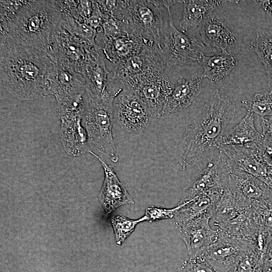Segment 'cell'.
<instances>
[{"instance_id": "cell-31", "label": "cell", "mask_w": 272, "mask_h": 272, "mask_svg": "<svg viewBox=\"0 0 272 272\" xmlns=\"http://www.w3.org/2000/svg\"><path fill=\"white\" fill-rule=\"evenodd\" d=\"M148 220L145 215L136 220L129 219L121 214L112 217L111 224L116 244L117 246L121 245L134 231L139 223Z\"/></svg>"}, {"instance_id": "cell-15", "label": "cell", "mask_w": 272, "mask_h": 272, "mask_svg": "<svg viewBox=\"0 0 272 272\" xmlns=\"http://www.w3.org/2000/svg\"><path fill=\"white\" fill-rule=\"evenodd\" d=\"M228 161L230 191L251 203L272 200V189L269 186L255 176L237 167L229 159Z\"/></svg>"}, {"instance_id": "cell-22", "label": "cell", "mask_w": 272, "mask_h": 272, "mask_svg": "<svg viewBox=\"0 0 272 272\" xmlns=\"http://www.w3.org/2000/svg\"><path fill=\"white\" fill-rule=\"evenodd\" d=\"M223 1H184L182 18L179 22L181 31L198 36V28L201 22Z\"/></svg>"}, {"instance_id": "cell-13", "label": "cell", "mask_w": 272, "mask_h": 272, "mask_svg": "<svg viewBox=\"0 0 272 272\" xmlns=\"http://www.w3.org/2000/svg\"><path fill=\"white\" fill-rule=\"evenodd\" d=\"M98 50L100 49L71 34L63 27L54 36L50 47L55 59L69 63L81 74L87 60Z\"/></svg>"}, {"instance_id": "cell-18", "label": "cell", "mask_w": 272, "mask_h": 272, "mask_svg": "<svg viewBox=\"0 0 272 272\" xmlns=\"http://www.w3.org/2000/svg\"><path fill=\"white\" fill-rule=\"evenodd\" d=\"M220 151L237 167L257 178L272 189V169L262 161L256 150L224 145Z\"/></svg>"}, {"instance_id": "cell-26", "label": "cell", "mask_w": 272, "mask_h": 272, "mask_svg": "<svg viewBox=\"0 0 272 272\" xmlns=\"http://www.w3.org/2000/svg\"><path fill=\"white\" fill-rule=\"evenodd\" d=\"M222 194H206L183 203L174 217L175 223L186 221L203 215L212 218Z\"/></svg>"}, {"instance_id": "cell-38", "label": "cell", "mask_w": 272, "mask_h": 272, "mask_svg": "<svg viewBox=\"0 0 272 272\" xmlns=\"http://www.w3.org/2000/svg\"><path fill=\"white\" fill-rule=\"evenodd\" d=\"M256 151L262 161L272 169V144L263 140V142Z\"/></svg>"}, {"instance_id": "cell-7", "label": "cell", "mask_w": 272, "mask_h": 272, "mask_svg": "<svg viewBox=\"0 0 272 272\" xmlns=\"http://www.w3.org/2000/svg\"><path fill=\"white\" fill-rule=\"evenodd\" d=\"M167 67L161 48L154 42L148 40L139 53L114 64L109 73V84L121 85L132 77L150 72H163Z\"/></svg>"}, {"instance_id": "cell-17", "label": "cell", "mask_w": 272, "mask_h": 272, "mask_svg": "<svg viewBox=\"0 0 272 272\" xmlns=\"http://www.w3.org/2000/svg\"><path fill=\"white\" fill-rule=\"evenodd\" d=\"M88 152L100 161L104 169V180L99 198L106 213H111L123 205L134 204L132 197L119 180L112 167L91 150Z\"/></svg>"}, {"instance_id": "cell-41", "label": "cell", "mask_w": 272, "mask_h": 272, "mask_svg": "<svg viewBox=\"0 0 272 272\" xmlns=\"http://www.w3.org/2000/svg\"><path fill=\"white\" fill-rule=\"evenodd\" d=\"M254 2L258 4L267 15L272 17V1H256Z\"/></svg>"}, {"instance_id": "cell-32", "label": "cell", "mask_w": 272, "mask_h": 272, "mask_svg": "<svg viewBox=\"0 0 272 272\" xmlns=\"http://www.w3.org/2000/svg\"><path fill=\"white\" fill-rule=\"evenodd\" d=\"M265 69L272 68V29L257 35L251 46Z\"/></svg>"}, {"instance_id": "cell-11", "label": "cell", "mask_w": 272, "mask_h": 272, "mask_svg": "<svg viewBox=\"0 0 272 272\" xmlns=\"http://www.w3.org/2000/svg\"><path fill=\"white\" fill-rule=\"evenodd\" d=\"M229 175L228 159L220 151L208 162L193 183L184 189L178 204L206 194L223 193L228 189Z\"/></svg>"}, {"instance_id": "cell-21", "label": "cell", "mask_w": 272, "mask_h": 272, "mask_svg": "<svg viewBox=\"0 0 272 272\" xmlns=\"http://www.w3.org/2000/svg\"><path fill=\"white\" fill-rule=\"evenodd\" d=\"M254 119L252 115L247 113L239 122L225 134L221 140V147L230 145L257 150L263 142V138L256 129Z\"/></svg>"}, {"instance_id": "cell-28", "label": "cell", "mask_w": 272, "mask_h": 272, "mask_svg": "<svg viewBox=\"0 0 272 272\" xmlns=\"http://www.w3.org/2000/svg\"><path fill=\"white\" fill-rule=\"evenodd\" d=\"M218 227L231 236L252 242L259 231L253 219L251 208Z\"/></svg>"}, {"instance_id": "cell-16", "label": "cell", "mask_w": 272, "mask_h": 272, "mask_svg": "<svg viewBox=\"0 0 272 272\" xmlns=\"http://www.w3.org/2000/svg\"><path fill=\"white\" fill-rule=\"evenodd\" d=\"M83 114L82 112H74L59 116L61 141L66 153L72 156H78L90 150L87 133L83 125Z\"/></svg>"}, {"instance_id": "cell-19", "label": "cell", "mask_w": 272, "mask_h": 272, "mask_svg": "<svg viewBox=\"0 0 272 272\" xmlns=\"http://www.w3.org/2000/svg\"><path fill=\"white\" fill-rule=\"evenodd\" d=\"M49 82L48 95H52L55 98L86 88L83 76L71 64L59 59H55Z\"/></svg>"}, {"instance_id": "cell-42", "label": "cell", "mask_w": 272, "mask_h": 272, "mask_svg": "<svg viewBox=\"0 0 272 272\" xmlns=\"http://www.w3.org/2000/svg\"><path fill=\"white\" fill-rule=\"evenodd\" d=\"M262 272H272V255L264 260Z\"/></svg>"}, {"instance_id": "cell-33", "label": "cell", "mask_w": 272, "mask_h": 272, "mask_svg": "<svg viewBox=\"0 0 272 272\" xmlns=\"http://www.w3.org/2000/svg\"><path fill=\"white\" fill-rule=\"evenodd\" d=\"M251 210L258 229L272 233V200L253 202Z\"/></svg>"}, {"instance_id": "cell-10", "label": "cell", "mask_w": 272, "mask_h": 272, "mask_svg": "<svg viewBox=\"0 0 272 272\" xmlns=\"http://www.w3.org/2000/svg\"><path fill=\"white\" fill-rule=\"evenodd\" d=\"M164 14L161 7L150 1H129L123 22L128 26L130 34L153 41L160 47L161 31L168 16Z\"/></svg>"}, {"instance_id": "cell-1", "label": "cell", "mask_w": 272, "mask_h": 272, "mask_svg": "<svg viewBox=\"0 0 272 272\" xmlns=\"http://www.w3.org/2000/svg\"><path fill=\"white\" fill-rule=\"evenodd\" d=\"M55 59L46 49L1 36L0 74L7 91L21 100L48 95Z\"/></svg>"}, {"instance_id": "cell-24", "label": "cell", "mask_w": 272, "mask_h": 272, "mask_svg": "<svg viewBox=\"0 0 272 272\" xmlns=\"http://www.w3.org/2000/svg\"><path fill=\"white\" fill-rule=\"evenodd\" d=\"M109 73L100 50L94 52L85 63L81 72L88 91L97 96H101L107 90Z\"/></svg>"}, {"instance_id": "cell-29", "label": "cell", "mask_w": 272, "mask_h": 272, "mask_svg": "<svg viewBox=\"0 0 272 272\" xmlns=\"http://www.w3.org/2000/svg\"><path fill=\"white\" fill-rule=\"evenodd\" d=\"M241 103L247 113L255 118L272 115V88L269 91L257 93Z\"/></svg>"}, {"instance_id": "cell-23", "label": "cell", "mask_w": 272, "mask_h": 272, "mask_svg": "<svg viewBox=\"0 0 272 272\" xmlns=\"http://www.w3.org/2000/svg\"><path fill=\"white\" fill-rule=\"evenodd\" d=\"M148 40L140 36L125 34L108 38L102 50L106 58L115 64L139 53Z\"/></svg>"}, {"instance_id": "cell-25", "label": "cell", "mask_w": 272, "mask_h": 272, "mask_svg": "<svg viewBox=\"0 0 272 272\" xmlns=\"http://www.w3.org/2000/svg\"><path fill=\"white\" fill-rule=\"evenodd\" d=\"M197 62L203 68V78L215 82L222 81L237 64L235 57L227 50H222L213 56H206L202 53Z\"/></svg>"}, {"instance_id": "cell-36", "label": "cell", "mask_w": 272, "mask_h": 272, "mask_svg": "<svg viewBox=\"0 0 272 272\" xmlns=\"http://www.w3.org/2000/svg\"><path fill=\"white\" fill-rule=\"evenodd\" d=\"M183 204H178L176 207L172 209H166L162 207L152 206L145 209V216L148 221L151 222L174 218L178 211Z\"/></svg>"}, {"instance_id": "cell-27", "label": "cell", "mask_w": 272, "mask_h": 272, "mask_svg": "<svg viewBox=\"0 0 272 272\" xmlns=\"http://www.w3.org/2000/svg\"><path fill=\"white\" fill-rule=\"evenodd\" d=\"M251 206V203L228 189L222 194L213 214L214 225L218 226L250 209Z\"/></svg>"}, {"instance_id": "cell-37", "label": "cell", "mask_w": 272, "mask_h": 272, "mask_svg": "<svg viewBox=\"0 0 272 272\" xmlns=\"http://www.w3.org/2000/svg\"><path fill=\"white\" fill-rule=\"evenodd\" d=\"M179 272H216L208 264L198 260L188 258L183 261Z\"/></svg>"}, {"instance_id": "cell-39", "label": "cell", "mask_w": 272, "mask_h": 272, "mask_svg": "<svg viewBox=\"0 0 272 272\" xmlns=\"http://www.w3.org/2000/svg\"><path fill=\"white\" fill-rule=\"evenodd\" d=\"M262 135L264 141L272 144V115L260 118Z\"/></svg>"}, {"instance_id": "cell-14", "label": "cell", "mask_w": 272, "mask_h": 272, "mask_svg": "<svg viewBox=\"0 0 272 272\" xmlns=\"http://www.w3.org/2000/svg\"><path fill=\"white\" fill-rule=\"evenodd\" d=\"M174 85L161 111L157 116L162 119L188 107L200 92L202 75L174 76Z\"/></svg>"}, {"instance_id": "cell-9", "label": "cell", "mask_w": 272, "mask_h": 272, "mask_svg": "<svg viewBox=\"0 0 272 272\" xmlns=\"http://www.w3.org/2000/svg\"><path fill=\"white\" fill-rule=\"evenodd\" d=\"M113 117L121 128L131 133H140L154 117L145 102L134 92L121 87L113 94Z\"/></svg>"}, {"instance_id": "cell-2", "label": "cell", "mask_w": 272, "mask_h": 272, "mask_svg": "<svg viewBox=\"0 0 272 272\" xmlns=\"http://www.w3.org/2000/svg\"><path fill=\"white\" fill-rule=\"evenodd\" d=\"M235 114L233 102L215 90L186 126L180 148L182 169L208 162L220 151L221 140L232 127Z\"/></svg>"}, {"instance_id": "cell-6", "label": "cell", "mask_w": 272, "mask_h": 272, "mask_svg": "<svg viewBox=\"0 0 272 272\" xmlns=\"http://www.w3.org/2000/svg\"><path fill=\"white\" fill-rule=\"evenodd\" d=\"M174 85V80L167 68L163 72H150L132 77L120 85L136 94L156 117Z\"/></svg>"}, {"instance_id": "cell-5", "label": "cell", "mask_w": 272, "mask_h": 272, "mask_svg": "<svg viewBox=\"0 0 272 272\" xmlns=\"http://www.w3.org/2000/svg\"><path fill=\"white\" fill-rule=\"evenodd\" d=\"M161 31L160 47L168 67L184 65L197 61L200 55L208 50L200 38L187 34L175 27L170 8Z\"/></svg>"}, {"instance_id": "cell-8", "label": "cell", "mask_w": 272, "mask_h": 272, "mask_svg": "<svg viewBox=\"0 0 272 272\" xmlns=\"http://www.w3.org/2000/svg\"><path fill=\"white\" fill-rule=\"evenodd\" d=\"M219 229L217 239L198 258L216 272H235L243 256L254 247L252 242L231 236Z\"/></svg>"}, {"instance_id": "cell-43", "label": "cell", "mask_w": 272, "mask_h": 272, "mask_svg": "<svg viewBox=\"0 0 272 272\" xmlns=\"http://www.w3.org/2000/svg\"><path fill=\"white\" fill-rule=\"evenodd\" d=\"M265 70L269 79L270 88H272V68L267 69Z\"/></svg>"}, {"instance_id": "cell-30", "label": "cell", "mask_w": 272, "mask_h": 272, "mask_svg": "<svg viewBox=\"0 0 272 272\" xmlns=\"http://www.w3.org/2000/svg\"><path fill=\"white\" fill-rule=\"evenodd\" d=\"M62 12L63 27L71 34L95 46L96 29L86 23L76 20L70 13L66 12Z\"/></svg>"}, {"instance_id": "cell-34", "label": "cell", "mask_w": 272, "mask_h": 272, "mask_svg": "<svg viewBox=\"0 0 272 272\" xmlns=\"http://www.w3.org/2000/svg\"><path fill=\"white\" fill-rule=\"evenodd\" d=\"M264 260V257L253 247L241 258L235 272H262Z\"/></svg>"}, {"instance_id": "cell-40", "label": "cell", "mask_w": 272, "mask_h": 272, "mask_svg": "<svg viewBox=\"0 0 272 272\" xmlns=\"http://www.w3.org/2000/svg\"><path fill=\"white\" fill-rule=\"evenodd\" d=\"M154 5L159 7H164V8L168 9L175 4L179 3H183L184 1H150Z\"/></svg>"}, {"instance_id": "cell-35", "label": "cell", "mask_w": 272, "mask_h": 272, "mask_svg": "<svg viewBox=\"0 0 272 272\" xmlns=\"http://www.w3.org/2000/svg\"><path fill=\"white\" fill-rule=\"evenodd\" d=\"M29 1H1L0 29L4 28Z\"/></svg>"}, {"instance_id": "cell-3", "label": "cell", "mask_w": 272, "mask_h": 272, "mask_svg": "<svg viewBox=\"0 0 272 272\" xmlns=\"http://www.w3.org/2000/svg\"><path fill=\"white\" fill-rule=\"evenodd\" d=\"M62 28L59 1H29L0 31L1 36L42 47L51 53L53 39Z\"/></svg>"}, {"instance_id": "cell-20", "label": "cell", "mask_w": 272, "mask_h": 272, "mask_svg": "<svg viewBox=\"0 0 272 272\" xmlns=\"http://www.w3.org/2000/svg\"><path fill=\"white\" fill-rule=\"evenodd\" d=\"M201 43L208 50H226L236 41L234 34L219 18L211 14L201 22L198 28Z\"/></svg>"}, {"instance_id": "cell-4", "label": "cell", "mask_w": 272, "mask_h": 272, "mask_svg": "<svg viewBox=\"0 0 272 272\" xmlns=\"http://www.w3.org/2000/svg\"><path fill=\"white\" fill-rule=\"evenodd\" d=\"M113 94L107 90L100 97L87 91L83 114L89 141L113 162L119 160L112 134Z\"/></svg>"}, {"instance_id": "cell-12", "label": "cell", "mask_w": 272, "mask_h": 272, "mask_svg": "<svg viewBox=\"0 0 272 272\" xmlns=\"http://www.w3.org/2000/svg\"><path fill=\"white\" fill-rule=\"evenodd\" d=\"M211 218L203 215L176 223L178 234L185 243L190 258H198L217 239L219 229L211 228L209 224Z\"/></svg>"}]
</instances>
